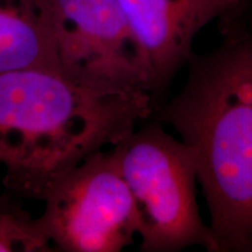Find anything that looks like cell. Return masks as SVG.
<instances>
[{
	"label": "cell",
	"mask_w": 252,
	"mask_h": 252,
	"mask_svg": "<svg viewBox=\"0 0 252 252\" xmlns=\"http://www.w3.org/2000/svg\"><path fill=\"white\" fill-rule=\"evenodd\" d=\"M187 63L160 117L193 154L215 252H252V32L229 28Z\"/></svg>",
	"instance_id": "1"
},
{
	"label": "cell",
	"mask_w": 252,
	"mask_h": 252,
	"mask_svg": "<svg viewBox=\"0 0 252 252\" xmlns=\"http://www.w3.org/2000/svg\"><path fill=\"white\" fill-rule=\"evenodd\" d=\"M152 94H99L48 68L0 74L4 186L43 201L87 157L115 146L152 112Z\"/></svg>",
	"instance_id": "2"
},
{
	"label": "cell",
	"mask_w": 252,
	"mask_h": 252,
	"mask_svg": "<svg viewBox=\"0 0 252 252\" xmlns=\"http://www.w3.org/2000/svg\"><path fill=\"white\" fill-rule=\"evenodd\" d=\"M111 149L137 209L141 251L202 247L215 252L212 231L198 212L194 157L180 139L153 122Z\"/></svg>",
	"instance_id": "3"
},
{
	"label": "cell",
	"mask_w": 252,
	"mask_h": 252,
	"mask_svg": "<svg viewBox=\"0 0 252 252\" xmlns=\"http://www.w3.org/2000/svg\"><path fill=\"white\" fill-rule=\"evenodd\" d=\"M37 217L53 251L119 252L139 220L112 149L97 151L52 188Z\"/></svg>",
	"instance_id": "4"
},
{
	"label": "cell",
	"mask_w": 252,
	"mask_h": 252,
	"mask_svg": "<svg viewBox=\"0 0 252 252\" xmlns=\"http://www.w3.org/2000/svg\"><path fill=\"white\" fill-rule=\"evenodd\" d=\"M60 71L99 94H153L150 69L117 0H52Z\"/></svg>",
	"instance_id": "5"
},
{
	"label": "cell",
	"mask_w": 252,
	"mask_h": 252,
	"mask_svg": "<svg viewBox=\"0 0 252 252\" xmlns=\"http://www.w3.org/2000/svg\"><path fill=\"white\" fill-rule=\"evenodd\" d=\"M150 69L153 93L191 55L194 37L220 17L212 0H117Z\"/></svg>",
	"instance_id": "6"
},
{
	"label": "cell",
	"mask_w": 252,
	"mask_h": 252,
	"mask_svg": "<svg viewBox=\"0 0 252 252\" xmlns=\"http://www.w3.org/2000/svg\"><path fill=\"white\" fill-rule=\"evenodd\" d=\"M30 68L60 71L52 0H0V74Z\"/></svg>",
	"instance_id": "7"
},
{
	"label": "cell",
	"mask_w": 252,
	"mask_h": 252,
	"mask_svg": "<svg viewBox=\"0 0 252 252\" xmlns=\"http://www.w3.org/2000/svg\"><path fill=\"white\" fill-rule=\"evenodd\" d=\"M53 251L40 224L23 207V198L5 189L0 194V252Z\"/></svg>",
	"instance_id": "8"
},
{
	"label": "cell",
	"mask_w": 252,
	"mask_h": 252,
	"mask_svg": "<svg viewBox=\"0 0 252 252\" xmlns=\"http://www.w3.org/2000/svg\"><path fill=\"white\" fill-rule=\"evenodd\" d=\"M215 7L219 11L220 17H225L226 14H231L243 6L247 0H212Z\"/></svg>",
	"instance_id": "9"
}]
</instances>
